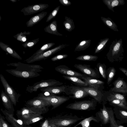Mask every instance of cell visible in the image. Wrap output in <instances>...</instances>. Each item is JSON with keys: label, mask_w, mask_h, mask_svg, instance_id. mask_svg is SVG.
Segmentation results:
<instances>
[{"label": "cell", "mask_w": 127, "mask_h": 127, "mask_svg": "<svg viewBox=\"0 0 127 127\" xmlns=\"http://www.w3.org/2000/svg\"><path fill=\"white\" fill-rule=\"evenodd\" d=\"M8 66L16 67L15 69H6L5 71L14 76L20 78H31L39 76L38 73L43 68L38 64H29L20 62L10 63Z\"/></svg>", "instance_id": "1"}, {"label": "cell", "mask_w": 127, "mask_h": 127, "mask_svg": "<svg viewBox=\"0 0 127 127\" xmlns=\"http://www.w3.org/2000/svg\"><path fill=\"white\" fill-rule=\"evenodd\" d=\"M84 118L76 115L66 114L58 115L47 120L48 125L50 127H70Z\"/></svg>", "instance_id": "2"}, {"label": "cell", "mask_w": 127, "mask_h": 127, "mask_svg": "<svg viewBox=\"0 0 127 127\" xmlns=\"http://www.w3.org/2000/svg\"><path fill=\"white\" fill-rule=\"evenodd\" d=\"M124 53L123 40L120 38L118 40L116 39L112 42L106 56L110 62L121 60L124 57Z\"/></svg>", "instance_id": "3"}, {"label": "cell", "mask_w": 127, "mask_h": 127, "mask_svg": "<svg viewBox=\"0 0 127 127\" xmlns=\"http://www.w3.org/2000/svg\"><path fill=\"white\" fill-rule=\"evenodd\" d=\"M25 105L33 112L40 115L47 113L49 107L51 106L46 100L34 98L28 100Z\"/></svg>", "instance_id": "4"}, {"label": "cell", "mask_w": 127, "mask_h": 127, "mask_svg": "<svg viewBox=\"0 0 127 127\" xmlns=\"http://www.w3.org/2000/svg\"><path fill=\"white\" fill-rule=\"evenodd\" d=\"M97 102L93 98L90 100L75 101L68 104L66 107L68 109L77 110H94L96 109Z\"/></svg>", "instance_id": "5"}, {"label": "cell", "mask_w": 127, "mask_h": 127, "mask_svg": "<svg viewBox=\"0 0 127 127\" xmlns=\"http://www.w3.org/2000/svg\"><path fill=\"white\" fill-rule=\"evenodd\" d=\"M33 98L47 101L52 106V110L58 107L70 98L68 97L64 96H59L55 95H45L43 92L39 94L37 97Z\"/></svg>", "instance_id": "6"}, {"label": "cell", "mask_w": 127, "mask_h": 127, "mask_svg": "<svg viewBox=\"0 0 127 127\" xmlns=\"http://www.w3.org/2000/svg\"><path fill=\"white\" fill-rule=\"evenodd\" d=\"M63 84V83L55 79L42 80L34 83L32 85L28 86L27 87L26 91L31 93L37 91L39 89L60 86Z\"/></svg>", "instance_id": "7"}, {"label": "cell", "mask_w": 127, "mask_h": 127, "mask_svg": "<svg viewBox=\"0 0 127 127\" xmlns=\"http://www.w3.org/2000/svg\"><path fill=\"white\" fill-rule=\"evenodd\" d=\"M64 93L72 99L82 98L89 95L83 89L77 86L65 85Z\"/></svg>", "instance_id": "8"}, {"label": "cell", "mask_w": 127, "mask_h": 127, "mask_svg": "<svg viewBox=\"0 0 127 127\" xmlns=\"http://www.w3.org/2000/svg\"><path fill=\"white\" fill-rule=\"evenodd\" d=\"M69 45V44H66L60 45L40 55L33 57H30L26 60L25 61L27 63L29 64L43 60H45Z\"/></svg>", "instance_id": "9"}, {"label": "cell", "mask_w": 127, "mask_h": 127, "mask_svg": "<svg viewBox=\"0 0 127 127\" xmlns=\"http://www.w3.org/2000/svg\"><path fill=\"white\" fill-rule=\"evenodd\" d=\"M0 79L5 90V92L9 96L13 104L16 106L21 95L17 93L8 83L4 76L1 74H0Z\"/></svg>", "instance_id": "10"}, {"label": "cell", "mask_w": 127, "mask_h": 127, "mask_svg": "<svg viewBox=\"0 0 127 127\" xmlns=\"http://www.w3.org/2000/svg\"><path fill=\"white\" fill-rule=\"evenodd\" d=\"M74 66L89 77L96 79L100 77L99 73L97 69L92 68L89 65L75 64Z\"/></svg>", "instance_id": "11"}, {"label": "cell", "mask_w": 127, "mask_h": 127, "mask_svg": "<svg viewBox=\"0 0 127 127\" xmlns=\"http://www.w3.org/2000/svg\"><path fill=\"white\" fill-rule=\"evenodd\" d=\"M48 4L40 3L29 5L22 8L21 11L25 16L30 15L41 11L49 7Z\"/></svg>", "instance_id": "12"}, {"label": "cell", "mask_w": 127, "mask_h": 127, "mask_svg": "<svg viewBox=\"0 0 127 127\" xmlns=\"http://www.w3.org/2000/svg\"><path fill=\"white\" fill-rule=\"evenodd\" d=\"M80 79L85 81L88 84V86L102 91L104 83L103 81L90 77L85 75L81 77Z\"/></svg>", "instance_id": "13"}, {"label": "cell", "mask_w": 127, "mask_h": 127, "mask_svg": "<svg viewBox=\"0 0 127 127\" xmlns=\"http://www.w3.org/2000/svg\"><path fill=\"white\" fill-rule=\"evenodd\" d=\"M81 87L86 91L89 95L94 99L97 102L101 103L104 97L103 92L102 91L89 86Z\"/></svg>", "instance_id": "14"}, {"label": "cell", "mask_w": 127, "mask_h": 127, "mask_svg": "<svg viewBox=\"0 0 127 127\" xmlns=\"http://www.w3.org/2000/svg\"><path fill=\"white\" fill-rule=\"evenodd\" d=\"M0 110L5 116L6 120L11 123L12 127H20L25 125L22 120L16 119L13 116L14 114L6 110H3L1 108Z\"/></svg>", "instance_id": "15"}, {"label": "cell", "mask_w": 127, "mask_h": 127, "mask_svg": "<svg viewBox=\"0 0 127 127\" xmlns=\"http://www.w3.org/2000/svg\"><path fill=\"white\" fill-rule=\"evenodd\" d=\"M55 69L56 71L64 75L75 76L80 78L85 75L72 70L64 65L58 66L55 68Z\"/></svg>", "instance_id": "16"}, {"label": "cell", "mask_w": 127, "mask_h": 127, "mask_svg": "<svg viewBox=\"0 0 127 127\" xmlns=\"http://www.w3.org/2000/svg\"><path fill=\"white\" fill-rule=\"evenodd\" d=\"M113 84L114 87L111 89L112 91L127 94V84L123 80L118 79L114 81Z\"/></svg>", "instance_id": "17"}, {"label": "cell", "mask_w": 127, "mask_h": 127, "mask_svg": "<svg viewBox=\"0 0 127 127\" xmlns=\"http://www.w3.org/2000/svg\"><path fill=\"white\" fill-rule=\"evenodd\" d=\"M1 97L3 104L6 110L14 114L15 110L13 104L9 96L3 90L1 94Z\"/></svg>", "instance_id": "18"}, {"label": "cell", "mask_w": 127, "mask_h": 127, "mask_svg": "<svg viewBox=\"0 0 127 127\" xmlns=\"http://www.w3.org/2000/svg\"><path fill=\"white\" fill-rule=\"evenodd\" d=\"M96 117L101 121L104 124L108 123L110 120V118L108 112L104 104H103V108L96 113Z\"/></svg>", "instance_id": "19"}, {"label": "cell", "mask_w": 127, "mask_h": 127, "mask_svg": "<svg viewBox=\"0 0 127 127\" xmlns=\"http://www.w3.org/2000/svg\"><path fill=\"white\" fill-rule=\"evenodd\" d=\"M65 85L54 87H45L41 89L40 91L43 93L48 92L52 95L59 94L64 92Z\"/></svg>", "instance_id": "20"}, {"label": "cell", "mask_w": 127, "mask_h": 127, "mask_svg": "<svg viewBox=\"0 0 127 127\" xmlns=\"http://www.w3.org/2000/svg\"><path fill=\"white\" fill-rule=\"evenodd\" d=\"M34 113L36 114L28 107L25 106L20 110L17 111L16 115L18 119L23 121L28 118L32 114Z\"/></svg>", "instance_id": "21"}, {"label": "cell", "mask_w": 127, "mask_h": 127, "mask_svg": "<svg viewBox=\"0 0 127 127\" xmlns=\"http://www.w3.org/2000/svg\"><path fill=\"white\" fill-rule=\"evenodd\" d=\"M47 12H42L33 16L26 23L28 27H32L42 20L47 14Z\"/></svg>", "instance_id": "22"}, {"label": "cell", "mask_w": 127, "mask_h": 127, "mask_svg": "<svg viewBox=\"0 0 127 127\" xmlns=\"http://www.w3.org/2000/svg\"><path fill=\"white\" fill-rule=\"evenodd\" d=\"M0 47L2 50L5 51L13 57L19 60H22L21 57L8 45L0 41Z\"/></svg>", "instance_id": "23"}, {"label": "cell", "mask_w": 127, "mask_h": 127, "mask_svg": "<svg viewBox=\"0 0 127 127\" xmlns=\"http://www.w3.org/2000/svg\"><path fill=\"white\" fill-rule=\"evenodd\" d=\"M63 77L64 79L70 81L77 86L81 87L88 86V84L85 81L78 77L67 75H63Z\"/></svg>", "instance_id": "24"}, {"label": "cell", "mask_w": 127, "mask_h": 127, "mask_svg": "<svg viewBox=\"0 0 127 127\" xmlns=\"http://www.w3.org/2000/svg\"><path fill=\"white\" fill-rule=\"evenodd\" d=\"M45 31L50 34L58 36H62L63 35L59 32L57 30V25L56 20H54L51 22L44 29Z\"/></svg>", "instance_id": "25"}, {"label": "cell", "mask_w": 127, "mask_h": 127, "mask_svg": "<svg viewBox=\"0 0 127 127\" xmlns=\"http://www.w3.org/2000/svg\"><path fill=\"white\" fill-rule=\"evenodd\" d=\"M104 4L108 8L113 12H114V7L124 5L125 3L124 0H103Z\"/></svg>", "instance_id": "26"}, {"label": "cell", "mask_w": 127, "mask_h": 127, "mask_svg": "<svg viewBox=\"0 0 127 127\" xmlns=\"http://www.w3.org/2000/svg\"><path fill=\"white\" fill-rule=\"evenodd\" d=\"M44 117L37 114H33L28 118L23 121L25 125L28 126L30 125L42 120Z\"/></svg>", "instance_id": "27"}, {"label": "cell", "mask_w": 127, "mask_h": 127, "mask_svg": "<svg viewBox=\"0 0 127 127\" xmlns=\"http://www.w3.org/2000/svg\"><path fill=\"white\" fill-rule=\"evenodd\" d=\"M101 18L104 24L111 29L115 31H119L117 25L110 18L101 17Z\"/></svg>", "instance_id": "28"}, {"label": "cell", "mask_w": 127, "mask_h": 127, "mask_svg": "<svg viewBox=\"0 0 127 127\" xmlns=\"http://www.w3.org/2000/svg\"><path fill=\"white\" fill-rule=\"evenodd\" d=\"M91 42V40L90 39L81 41L76 46L74 51H79L85 50L90 46Z\"/></svg>", "instance_id": "29"}, {"label": "cell", "mask_w": 127, "mask_h": 127, "mask_svg": "<svg viewBox=\"0 0 127 127\" xmlns=\"http://www.w3.org/2000/svg\"><path fill=\"white\" fill-rule=\"evenodd\" d=\"M65 20L63 24L65 30L69 32H70L75 28V25L73 20L70 18L65 17Z\"/></svg>", "instance_id": "30"}, {"label": "cell", "mask_w": 127, "mask_h": 127, "mask_svg": "<svg viewBox=\"0 0 127 127\" xmlns=\"http://www.w3.org/2000/svg\"><path fill=\"white\" fill-rule=\"evenodd\" d=\"M109 40V39L108 38L101 39L95 49L94 53H98L103 50Z\"/></svg>", "instance_id": "31"}, {"label": "cell", "mask_w": 127, "mask_h": 127, "mask_svg": "<svg viewBox=\"0 0 127 127\" xmlns=\"http://www.w3.org/2000/svg\"><path fill=\"white\" fill-rule=\"evenodd\" d=\"M54 43H47L42 46L39 49L33 54L31 57H33L40 55L47 51L49 49L55 45Z\"/></svg>", "instance_id": "32"}, {"label": "cell", "mask_w": 127, "mask_h": 127, "mask_svg": "<svg viewBox=\"0 0 127 127\" xmlns=\"http://www.w3.org/2000/svg\"><path fill=\"white\" fill-rule=\"evenodd\" d=\"M98 58V57L95 55H83L77 57V60L85 61H95Z\"/></svg>", "instance_id": "33"}, {"label": "cell", "mask_w": 127, "mask_h": 127, "mask_svg": "<svg viewBox=\"0 0 127 127\" xmlns=\"http://www.w3.org/2000/svg\"><path fill=\"white\" fill-rule=\"evenodd\" d=\"M96 66L100 74L103 78L106 79L107 77L106 65L104 64L99 63L97 64Z\"/></svg>", "instance_id": "34"}, {"label": "cell", "mask_w": 127, "mask_h": 127, "mask_svg": "<svg viewBox=\"0 0 127 127\" xmlns=\"http://www.w3.org/2000/svg\"><path fill=\"white\" fill-rule=\"evenodd\" d=\"M116 70L113 67L109 68L107 70V83L109 84L112 81L115 75Z\"/></svg>", "instance_id": "35"}, {"label": "cell", "mask_w": 127, "mask_h": 127, "mask_svg": "<svg viewBox=\"0 0 127 127\" xmlns=\"http://www.w3.org/2000/svg\"><path fill=\"white\" fill-rule=\"evenodd\" d=\"M30 32H25L23 33L21 32L14 36L13 37L17 40L22 42H25L26 40V35L30 34Z\"/></svg>", "instance_id": "36"}, {"label": "cell", "mask_w": 127, "mask_h": 127, "mask_svg": "<svg viewBox=\"0 0 127 127\" xmlns=\"http://www.w3.org/2000/svg\"><path fill=\"white\" fill-rule=\"evenodd\" d=\"M108 100L113 104L116 105L123 108L127 109V107L122 101L116 99L107 98Z\"/></svg>", "instance_id": "37"}, {"label": "cell", "mask_w": 127, "mask_h": 127, "mask_svg": "<svg viewBox=\"0 0 127 127\" xmlns=\"http://www.w3.org/2000/svg\"><path fill=\"white\" fill-rule=\"evenodd\" d=\"M107 98L119 100L123 101L126 105L127 104L125 97L122 95L118 93H113L110 94V95Z\"/></svg>", "instance_id": "38"}, {"label": "cell", "mask_w": 127, "mask_h": 127, "mask_svg": "<svg viewBox=\"0 0 127 127\" xmlns=\"http://www.w3.org/2000/svg\"><path fill=\"white\" fill-rule=\"evenodd\" d=\"M39 40V38H38L30 41H27L22 45L25 48H32L34 46Z\"/></svg>", "instance_id": "39"}, {"label": "cell", "mask_w": 127, "mask_h": 127, "mask_svg": "<svg viewBox=\"0 0 127 127\" xmlns=\"http://www.w3.org/2000/svg\"><path fill=\"white\" fill-rule=\"evenodd\" d=\"M60 7V6H58L49 14L47 18L46 21V22H49L56 16L59 12Z\"/></svg>", "instance_id": "40"}, {"label": "cell", "mask_w": 127, "mask_h": 127, "mask_svg": "<svg viewBox=\"0 0 127 127\" xmlns=\"http://www.w3.org/2000/svg\"><path fill=\"white\" fill-rule=\"evenodd\" d=\"M110 121L111 124V127H124L122 126H118L116 124L114 118L112 111H110L109 113Z\"/></svg>", "instance_id": "41"}, {"label": "cell", "mask_w": 127, "mask_h": 127, "mask_svg": "<svg viewBox=\"0 0 127 127\" xmlns=\"http://www.w3.org/2000/svg\"><path fill=\"white\" fill-rule=\"evenodd\" d=\"M0 127H11L5 120L4 117L0 114Z\"/></svg>", "instance_id": "42"}, {"label": "cell", "mask_w": 127, "mask_h": 127, "mask_svg": "<svg viewBox=\"0 0 127 127\" xmlns=\"http://www.w3.org/2000/svg\"><path fill=\"white\" fill-rule=\"evenodd\" d=\"M68 56V55L66 54L58 55L52 58L51 60L52 61L54 62L65 58Z\"/></svg>", "instance_id": "43"}, {"label": "cell", "mask_w": 127, "mask_h": 127, "mask_svg": "<svg viewBox=\"0 0 127 127\" xmlns=\"http://www.w3.org/2000/svg\"><path fill=\"white\" fill-rule=\"evenodd\" d=\"M59 0L61 4L64 6H69L71 4V2L68 0Z\"/></svg>", "instance_id": "44"}, {"label": "cell", "mask_w": 127, "mask_h": 127, "mask_svg": "<svg viewBox=\"0 0 127 127\" xmlns=\"http://www.w3.org/2000/svg\"><path fill=\"white\" fill-rule=\"evenodd\" d=\"M121 115L124 118H127V112L123 110H119Z\"/></svg>", "instance_id": "45"}, {"label": "cell", "mask_w": 127, "mask_h": 127, "mask_svg": "<svg viewBox=\"0 0 127 127\" xmlns=\"http://www.w3.org/2000/svg\"><path fill=\"white\" fill-rule=\"evenodd\" d=\"M120 70L123 72L127 76V70L125 68L120 67Z\"/></svg>", "instance_id": "46"}, {"label": "cell", "mask_w": 127, "mask_h": 127, "mask_svg": "<svg viewBox=\"0 0 127 127\" xmlns=\"http://www.w3.org/2000/svg\"><path fill=\"white\" fill-rule=\"evenodd\" d=\"M32 127L31 126H30L29 125H28V126L24 125L23 126L21 127Z\"/></svg>", "instance_id": "47"}, {"label": "cell", "mask_w": 127, "mask_h": 127, "mask_svg": "<svg viewBox=\"0 0 127 127\" xmlns=\"http://www.w3.org/2000/svg\"><path fill=\"white\" fill-rule=\"evenodd\" d=\"M12 2H16L17 1V0H10Z\"/></svg>", "instance_id": "48"}, {"label": "cell", "mask_w": 127, "mask_h": 127, "mask_svg": "<svg viewBox=\"0 0 127 127\" xmlns=\"http://www.w3.org/2000/svg\"><path fill=\"white\" fill-rule=\"evenodd\" d=\"M0 21H1V16H0Z\"/></svg>", "instance_id": "49"}]
</instances>
